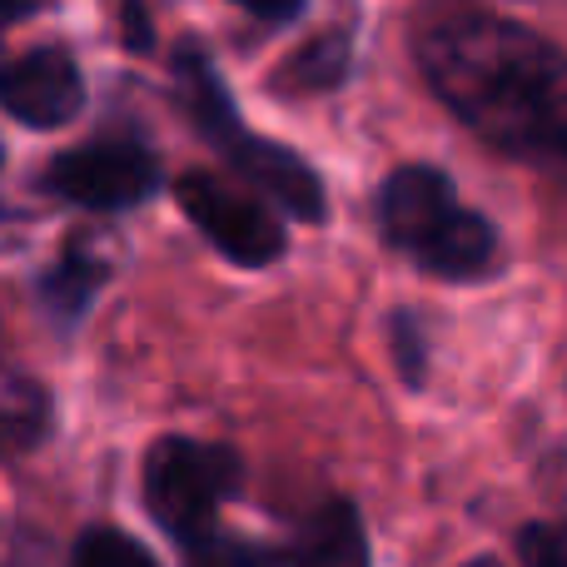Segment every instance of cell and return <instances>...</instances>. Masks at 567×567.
Masks as SVG:
<instances>
[{
	"label": "cell",
	"instance_id": "obj_1",
	"mask_svg": "<svg viewBox=\"0 0 567 567\" xmlns=\"http://www.w3.org/2000/svg\"><path fill=\"white\" fill-rule=\"evenodd\" d=\"M439 100L488 145L567 185V55L493 16L443 20L419 45Z\"/></svg>",
	"mask_w": 567,
	"mask_h": 567
},
{
	"label": "cell",
	"instance_id": "obj_2",
	"mask_svg": "<svg viewBox=\"0 0 567 567\" xmlns=\"http://www.w3.org/2000/svg\"><path fill=\"white\" fill-rule=\"evenodd\" d=\"M379 219L389 245L419 259L429 275L468 279L478 269H488L493 259V225L458 205L453 185L439 169L409 165L399 175H389V185L379 195Z\"/></svg>",
	"mask_w": 567,
	"mask_h": 567
},
{
	"label": "cell",
	"instance_id": "obj_3",
	"mask_svg": "<svg viewBox=\"0 0 567 567\" xmlns=\"http://www.w3.org/2000/svg\"><path fill=\"white\" fill-rule=\"evenodd\" d=\"M239 458L219 443L195 439H159L145 458V503L159 528H169L179 543L219 528L215 513L239 493Z\"/></svg>",
	"mask_w": 567,
	"mask_h": 567
},
{
	"label": "cell",
	"instance_id": "obj_4",
	"mask_svg": "<svg viewBox=\"0 0 567 567\" xmlns=\"http://www.w3.org/2000/svg\"><path fill=\"white\" fill-rule=\"evenodd\" d=\"M179 209L205 229V239L219 249L225 259L245 269H259V265H275L284 255V225L259 205L249 189L239 185H225L219 175H179Z\"/></svg>",
	"mask_w": 567,
	"mask_h": 567
},
{
	"label": "cell",
	"instance_id": "obj_5",
	"mask_svg": "<svg viewBox=\"0 0 567 567\" xmlns=\"http://www.w3.org/2000/svg\"><path fill=\"white\" fill-rule=\"evenodd\" d=\"M45 185L60 199L85 209H125L140 205L159 189V165L150 150L140 145H85V150H65L60 159H50Z\"/></svg>",
	"mask_w": 567,
	"mask_h": 567
},
{
	"label": "cell",
	"instance_id": "obj_6",
	"mask_svg": "<svg viewBox=\"0 0 567 567\" xmlns=\"http://www.w3.org/2000/svg\"><path fill=\"white\" fill-rule=\"evenodd\" d=\"M0 105L30 130H55L85 105L80 70L65 50H25L0 65Z\"/></svg>",
	"mask_w": 567,
	"mask_h": 567
},
{
	"label": "cell",
	"instance_id": "obj_7",
	"mask_svg": "<svg viewBox=\"0 0 567 567\" xmlns=\"http://www.w3.org/2000/svg\"><path fill=\"white\" fill-rule=\"evenodd\" d=\"M219 150L235 159V169L249 179V185L265 189V195L289 209L293 219H323V189H319V179H313V169L303 165L293 150L249 135L245 125L229 130V135L219 140Z\"/></svg>",
	"mask_w": 567,
	"mask_h": 567
},
{
	"label": "cell",
	"instance_id": "obj_8",
	"mask_svg": "<svg viewBox=\"0 0 567 567\" xmlns=\"http://www.w3.org/2000/svg\"><path fill=\"white\" fill-rule=\"evenodd\" d=\"M275 567H369V538L349 503H323L293 528Z\"/></svg>",
	"mask_w": 567,
	"mask_h": 567
},
{
	"label": "cell",
	"instance_id": "obj_9",
	"mask_svg": "<svg viewBox=\"0 0 567 567\" xmlns=\"http://www.w3.org/2000/svg\"><path fill=\"white\" fill-rule=\"evenodd\" d=\"M45 413L50 403L35 383H6L0 389V458L25 453L45 433Z\"/></svg>",
	"mask_w": 567,
	"mask_h": 567
},
{
	"label": "cell",
	"instance_id": "obj_10",
	"mask_svg": "<svg viewBox=\"0 0 567 567\" xmlns=\"http://www.w3.org/2000/svg\"><path fill=\"white\" fill-rule=\"evenodd\" d=\"M179 548H185V567H275V558L259 543L235 538L225 528H209L199 538L179 543Z\"/></svg>",
	"mask_w": 567,
	"mask_h": 567
},
{
	"label": "cell",
	"instance_id": "obj_11",
	"mask_svg": "<svg viewBox=\"0 0 567 567\" xmlns=\"http://www.w3.org/2000/svg\"><path fill=\"white\" fill-rule=\"evenodd\" d=\"M70 567H159V563L150 558L135 538H125V533L90 528L85 538L75 543V563H70Z\"/></svg>",
	"mask_w": 567,
	"mask_h": 567
},
{
	"label": "cell",
	"instance_id": "obj_12",
	"mask_svg": "<svg viewBox=\"0 0 567 567\" xmlns=\"http://www.w3.org/2000/svg\"><path fill=\"white\" fill-rule=\"evenodd\" d=\"M100 284V265H80V259H65L55 275L45 279V299L55 303V313H80L90 303V289Z\"/></svg>",
	"mask_w": 567,
	"mask_h": 567
},
{
	"label": "cell",
	"instance_id": "obj_13",
	"mask_svg": "<svg viewBox=\"0 0 567 567\" xmlns=\"http://www.w3.org/2000/svg\"><path fill=\"white\" fill-rule=\"evenodd\" d=\"M518 553H523V567H567V518L523 528Z\"/></svg>",
	"mask_w": 567,
	"mask_h": 567
},
{
	"label": "cell",
	"instance_id": "obj_14",
	"mask_svg": "<svg viewBox=\"0 0 567 567\" xmlns=\"http://www.w3.org/2000/svg\"><path fill=\"white\" fill-rule=\"evenodd\" d=\"M339 65H343V40H329V45H313L293 60V80H309V85H323V80H339Z\"/></svg>",
	"mask_w": 567,
	"mask_h": 567
},
{
	"label": "cell",
	"instance_id": "obj_15",
	"mask_svg": "<svg viewBox=\"0 0 567 567\" xmlns=\"http://www.w3.org/2000/svg\"><path fill=\"white\" fill-rule=\"evenodd\" d=\"M239 6H245V10H255L259 20H289L293 10L303 6V0H239Z\"/></svg>",
	"mask_w": 567,
	"mask_h": 567
},
{
	"label": "cell",
	"instance_id": "obj_16",
	"mask_svg": "<svg viewBox=\"0 0 567 567\" xmlns=\"http://www.w3.org/2000/svg\"><path fill=\"white\" fill-rule=\"evenodd\" d=\"M35 6H40V0H0V16L16 20V16H30Z\"/></svg>",
	"mask_w": 567,
	"mask_h": 567
},
{
	"label": "cell",
	"instance_id": "obj_17",
	"mask_svg": "<svg viewBox=\"0 0 567 567\" xmlns=\"http://www.w3.org/2000/svg\"><path fill=\"white\" fill-rule=\"evenodd\" d=\"M468 567H498V563H493V558H478V563H468Z\"/></svg>",
	"mask_w": 567,
	"mask_h": 567
}]
</instances>
